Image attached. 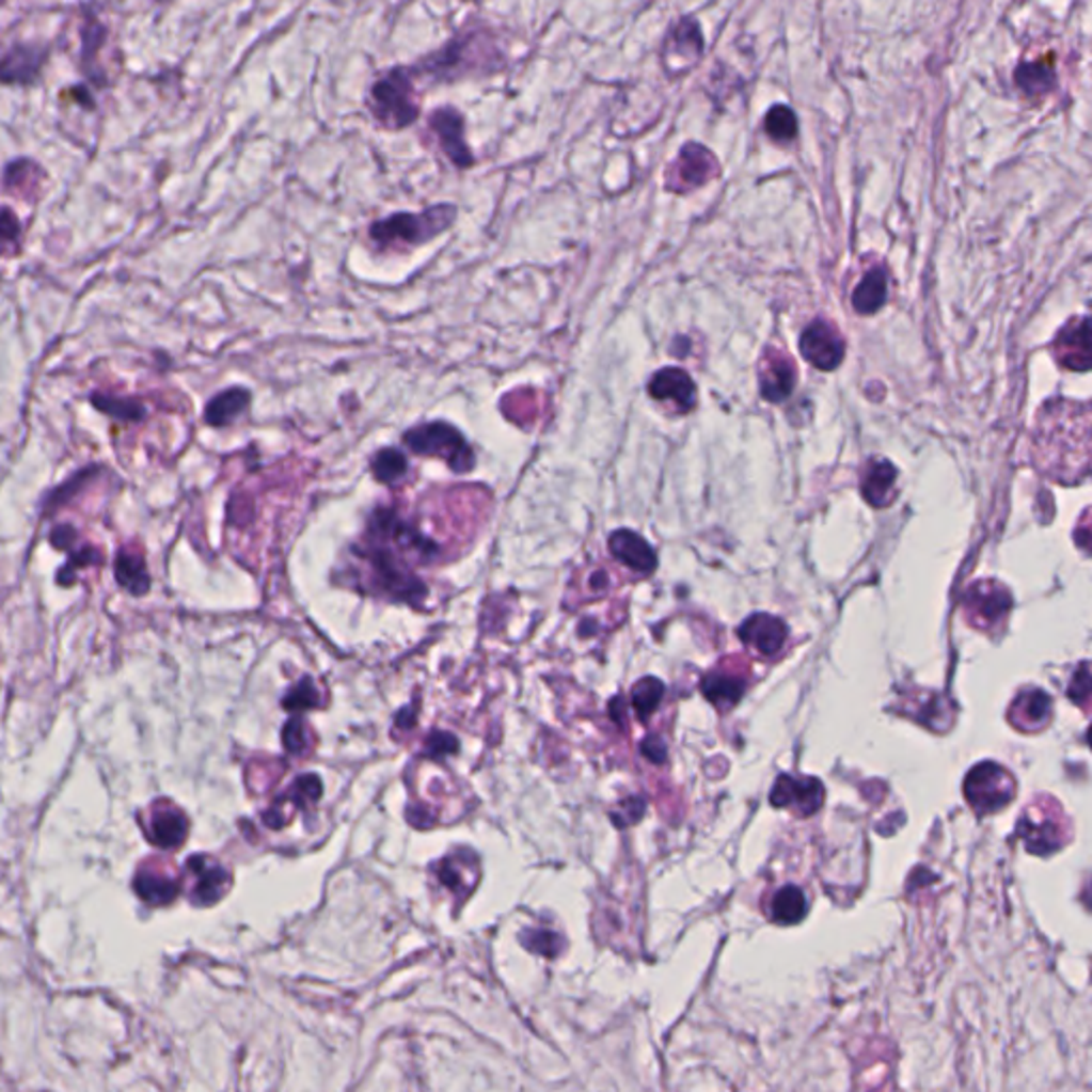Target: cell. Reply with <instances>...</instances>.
Segmentation results:
<instances>
[{
	"instance_id": "1",
	"label": "cell",
	"mask_w": 1092,
	"mask_h": 1092,
	"mask_svg": "<svg viewBox=\"0 0 1092 1092\" xmlns=\"http://www.w3.org/2000/svg\"><path fill=\"white\" fill-rule=\"evenodd\" d=\"M508 49L504 36L487 23H472L446 43L408 64L418 83L455 85L461 81L489 79L506 70Z\"/></svg>"
},
{
	"instance_id": "2",
	"label": "cell",
	"mask_w": 1092,
	"mask_h": 1092,
	"mask_svg": "<svg viewBox=\"0 0 1092 1092\" xmlns=\"http://www.w3.org/2000/svg\"><path fill=\"white\" fill-rule=\"evenodd\" d=\"M371 122L386 132L412 128L423 113V92L408 64H397L378 75L365 96Z\"/></svg>"
},
{
	"instance_id": "3",
	"label": "cell",
	"mask_w": 1092,
	"mask_h": 1092,
	"mask_svg": "<svg viewBox=\"0 0 1092 1092\" xmlns=\"http://www.w3.org/2000/svg\"><path fill=\"white\" fill-rule=\"evenodd\" d=\"M457 220L455 203H438L423 211H397L386 218L376 220L369 226V239L382 248L393 246H423L444 231H448Z\"/></svg>"
},
{
	"instance_id": "4",
	"label": "cell",
	"mask_w": 1092,
	"mask_h": 1092,
	"mask_svg": "<svg viewBox=\"0 0 1092 1092\" xmlns=\"http://www.w3.org/2000/svg\"><path fill=\"white\" fill-rule=\"evenodd\" d=\"M403 444L423 457L442 459L453 472H470L476 465V455L461 431L448 423L436 421L408 429L403 433Z\"/></svg>"
},
{
	"instance_id": "5",
	"label": "cell",
	"mask_w": 1092,
	"mask_h": 1092,
	"mask_svg": "<svg viewBox=\"0 0 1092 1092\" xmlns=\"http://www.w3.org/2000/svg\"><path fill=\"white\" fill-rule=\"evenodd\" d=\"M427 134L431 137L438 152L459 171H468L476 164L472 145L465 139V115L455 105H440L425 117Z\"/></svg>"
},
{
	"instance_id": "6",
	"label": "cell",
	"mask_w": 1092,
	"mask_h": 1092,
	"mask_svg": "<svg viewBox=\"0 0 1092 1092\" xmlns=\"http://www.w3.org/2000/svg\"><path fill=\"white\" fill-rule=\"evenodd\" d=\"M965 794L978 813H997L1012 803L1016 784L1003 766L984 762L967 775Z\"/></svg>"
},
{
	"instance_id": "7",
	"label": "cell",
	"mask_w": 1092,
	"mask_h": 1092,
	"mask_svg": "<svg viewBox=\"0 0 1092 1092\" xmlns=\"http://www.w3.org/2000/svg\"><path fill=\"white\" fill-rule=\"evenodd\" d=\"M717 173H719V162L711 154V149H707L705 145H698V143H687L679 152L677 160L668 167L666 186H668V190H675V192H690V190L711 181Z\"/></svg>"
},
{
	"instance_id": "8",
	"label": "cell",
	"mask_w": 1092,
	"mask_h": 1092,
	"mask_svg": "<svg viewBox=\"0 0 1092 1092\" xmlns=\"http://www.w3.org/2000/svg\"><path fill=\"white\" fill-rule=\"evenodd\" d=\"M801 352L813 367L830 371L841 365L845 342L830 322L813 320L801 335Z\"/></svg>"
},
{
	"instance_id": "9",
	"label": "cell",
	"mask_w": 1092,
	"mask_h": 1092,
	"mask_svg": "<svg viewBox=\"0 0 1092 1092\" xmlns=\"http://www.w3.org/2000/svg\"><path fill=\"white\" fill-rule=\"evenodd\" d=\"M649 393L655 401L670 403L675 412L687 414L696 408V384L685 369L664 367L649 380Z\"/></svg>"
},
{
	"instance_id": "10",
	"label": "cell",
	"mask_w": 1092,
	"mask_h": 1092,
	"mask_svg": "<svg viewBox=\"0 0 1092 1092\" xmlns=\"http://www.w3.org/2000/svg\"><path fill=\"white\" fill-rule=\"evenodd\" d=\"M824 788L811 777L781 775L775 784L771 801L775 807H790L803 816H813L822 807Z\"/></svg>"
},
{
	"instance_id": "11",
	"label": "cell",
	"mask_w": 1092,
	"mask_h": 1092,
	"mask_svg": "<svg viewBox=\"0 0 1092 1092\" xmlns=\"http://www.w3.org/2000/svg\"><path fill=\"white\" fill-rule=\"evenodd\" d=\"M1010 606H1012L1010 591L995 581H980L974 587H969L965 596V608L967 613L974 615V621L978 626L997 623L1008 615Z\"/></svg>"
},
{
	"instance_id": "12",
	"label": "cell",
	"mask_w": 1092,
	"mask_h": 1092,
	"mask_svg": "<svg viewBox=\"0 0 1092 1092\" xmlns=\"http://www.w3.org/2000/svg\"><path fill=\"white\" fill-rule=\"evenodd\" d=\"M1055 357L1057 361L1074 371H1087L1091 367V348H1089V318H1072L1055 339Z\"/></svg>"
},
{
	"instance_id": "13",
	"label": "cell",
	"mask_w": 1092,
	"mask_h": 1092,
	"mask_svg": "<svg viewBox=\"0 0 1092 1092\" xmlns=\"http://www.w3.org/2000/svg\"><path fill=\"white\" fill-rule=\"evenodd\" d=\"M47 60V49L32 43L13 45L0 58V81L26 85L32 83Z\"/></svg>"
},
{
	"instance_id": "14",
	"label": "cell",
	"mask_w": 1092,
	"mask_h": 1092,
	"mask_svg": "<svg viewBox=\"0 0 1092 1092\" xmlns=\"http://www.w3.org/2000/svg\"><path fill=\"white\" fill-rule=\"evenodd\" d=\"M796 384V369L788 354L775 352V348H769V352L762 359L760 365V393L771 403H781L788 399Z\"/></svg>"
},
{
	"instance_id": "15",
	"label": "cell",
	"mask_w": 1092,
	"mask_h": 1092,
	"mask_svg": "<svg viewBox=\"0 0 1092 1092\" xmlns=\"http://www.w3.org/2000/svg\"><path fill=\"white\" fill-rule=\"evenodd\" d=\"M608 549L617 561L638 574H651L658 568L653 547L632 529H617L608 538Z\"/></svg>"
},
{
	"instance_id": "16",
	"label": "cell",
	"mask_w": 1092,
	"mask_h": 1092,
	"mask_svg": "<svg viewBox=\"0 0 1092 1092\" xmlns=\"http://www.w3.org/2000/svg\"><path fill=\"white\" fill-rule=\"evenodd\" d=\"M739 636L745 645L756 649L760 655L769 658L779 653L781 647L786 645L788 628L781 619L766 613H758L739 628Z\"/></svg>"
},
{
	"instance_id": "17",
	"label": "cell",
	"mask_w": 1092,
	"mask_h": 1092,
	"mask_svg": "<svg viewBox=\"0 0 1092 1092\" xmlns=\"http://www.w3.org/2000/svg\"><path fill=\"white\" fill-rule=\"evenodd\" d=\"M897 468L886 459H875L869 463L865 476H862V497L875 506L886 508L897 495Z\"/></svg>"
},
{
	"instance_id": "18",
	"label": "cell",
	"mask_w": 1092,
	"mask_h": 1092,
	"mask_svg": "<svg viewBox=\"0 0 1092 1092\" xmlns=\"http://www.w3.org/2000/svg\"><path fill=\"white\" fill-rule=\"evenodd\" d=\"M115 581L132 596H143L149 589V574L145 568V557L134 547H126L117 551L115 557Z\"/></svg>"
},
{
	"instance_id": "19",
	"label": "cell",
	"mask_w": 1092,
	"mask_h": 1092,
	"mask_svg": "<svg viewBox=\"0 0 1092 1092\" xmlns=\"http://www.w3.org/2000/svg\"><path fill=\"white\" fill-rule=\"evenodd\" d=\"M888 299V275L882 267L867 271L854 290L852 303L858 314H875L886 305Z\"/></svg>"
},
{
	"instance_id": "20",
	"label": "cell",
	"mask_w": 1092,
	"mask_h": 1092,
	"mask_svg": "<svg viewBox=\"0 0 1092 1092\" xmlns=\"http://www.w3.org/2000/svg\"><path fill=\"white\" fill-rule=\"evenodd\" d=\"M250 406V393L246 389H228L216 395L205 408V423L211 427H226L241 416Z\"/></svg>"
},
{
	"instance_id": "21",
	"label": "cell",
	"mask_w": 1092,
	"mask_h": 1092,
	"mask_svg": "<svg viewBox=\"0 0 1092 1092\" xmlns=\"http://www.w3.org/2000/svg\"><path fill=\"white\" fill-rule=\"evenodd\" d=\"M1014 724L1027 730H1038L1050 722L1053 715V702L1050 696L1042 690H1029L1025 692L1018 702L1014 705Z\"/></svg>"
},
{
	"instance_id": "22",
	"label": "cell",
	"mask_w": 1092,
	"mask_h": 1092,
	"mask_svg": "<svg viewBox=\"0 0 1092 1092\" xmlns=\"http://www.w3.org/2000/svg\"><path fill=\"white\" fill-rule=\"evenodd\" d=\"M51 542H53V547L64 549L70 555V564L66 568H62V572L75 574V570L79 566H96V564L102 561L100 553L94 547L79 544V538H77V534H75V529L70 525H60L51 534Z\"/></svg>"
},
{
	"instance_id": "23",
	"label": "cell",
	"mask_w": 1092,
	"mask_h": 1092,
	"mask_svg": "<svg viewBox=\"0 0 1092 1092\" xmlns=\"http://www.w3.org/2000/svg\"><path fill=\"white\" fill-rule=\"evenodd\" d=\"M745 679H739L734 675H728V672H711L707 675L705 683H702V692L705 696L719 709H728L732 705H737L741 700V696L745 694Z\"/></svg>"
},
{
	"instance_id": "24",
	"label": "cell",
	"mask_w": 1092,
	"mask_h": 1092,
	"mask_svg": "<svg viewBox=\"0 0 1092 1092\" xmlns=\"http://www.w3.org/2000/svg\"><path fill=\"white\" fill-rule=\"evenodd\" d=\"M1016 83L1029 96H1044L1057 85V73L1053 66L1040 62H1023L1016 68Z\"/></svg>"
},
{
	"instance_id": "25",
	"label": "cell",
	"mask_w": 1092,
	"mask_h": 1092,
	"mask_svg": "<svg viewBox=\"0 0 1092 1092\" xmlns=\"http://www.w3.org/2000/svg\"><path fill=\"white\" fill-rule=\"evenodd\" d=\"M807 914V897L796 886L781 888L771 901V918L777 924H796Z\"/></svg>"
},
{
	"instance_id": "26",
	"label": "cell",
	"mask_w": 1092,
	"mask_h": 1092,
	"mask_svg": "<svg viewBox=\"0 0 1092 1092\" xmlns=\"http://www.w3.org/2000/svg\"><path fill=\"white\" fill-rule=\"evenodd\" d=\"M190 865L196 867V877H199V884H196V899L201 903H211V901H218L228 884V875L222 867L209 862L207 858H194L190 860Z\"/></svg>"
},
{
	"instance_id": "27",
	"label": "cell",
	"mask_w": 1092,
	"mask_h": 1092,
	"mask_svg": "<svg viewBox=\"0 0 1092 1092\" xmlns=\"http://www.w3.org/2000/svg\"><path fill=\"white\" fill-rule=\"evenodd\" d=\"M408 472V459L397 448H382L371 457V474L376 480L393 487L397 485Z\"/></svg>"
},
{
	"instance_id": "28",
	"label": "cell",
	"mask_w": 1092,
	"mask_h": 1092,
	"mask_svg": "<svg viewBox=\"0 0 1092 1092\" xmlns=\"http://www.w3.org/2000/svg\"><path fill=\"white\" fill-rule=\"evenodd\" d=\"M702 32L698 28V23L690 17L681 19L675 30L670 32V41H668V53H681V49H687L685 53H692V56H700L702 53Z\"/></svg>"
},
{
	"instance_id": "29",
	"label": "cell",
	"mask_w": 1092,
	"mask_h": 1092,
	"mask_svg": "<svg viewBox=\"0 0 1092 1092\" xmlns=\"http://www.w3.org/2000/svg\"><path fill=\"white\" fill-rule=\"evenodd\" d=\"M766 132L775 141H792L798 134V120L796 113L788 105H775L766 113Z\"/></svg>"
},
{
	"instance_id": "30",
	"label": "cell",
	"mask_w": 1092,
	"mask_h": 1092,
	"mask_svg": "<svg viewBox=\"0 0 1092 1092\" xmlns=\"http://www.w3.org/2000/svg\"><path fill=\"white\" fill-rule=\"evenodd\" d=\"M662 696H664V685L662 681L649 677V679H643L636 683V687L632 690V705L636 709V713L647 719L662 702Z\"/></svg>"
},
{
	"instance_id": "31",
	"label": "cell",
	"mask_w": 1092,
	"mask_h": 1092,
	"mask_svg": "<svg viewBox=\"0 0 1092 1092\" xmlns=\"http://www.w3.org/2000/svg\"><path fill=\"white\" fill-rule=\"evenodd\" d=\"M186 828V820L179 813H162L154 820V841L162 848H175L184 841Z\"/></svg>"
},
{
	"instance_id": "32",
	"label": "cell",
	"mask_w": 1092,
	"mask_h": 1092,
	"mask_svg": "<svg viewBox=\"0 0 1092 1092\" xmlns=\"http://www.w3.org/2000/svg\"><path fill=\"white\" fill-rule=\"evenodd\" d=\"M92 403L115 421H141L145 408L132 399H115L107 395H92Z\"/></svg>"
},
{
	"instance_id": "33",
	"label": "cell",
	"mask_w": 1092,
	"mask_h": 1092,
	"mask_svg": "<svg viewBox=\"0 0 1092 1092\" xmlns=\"http://www.w3.org/2000/svg\"><path fill=\"white\" fill-rule=\"evenodd\" d=\"M318 705V692L310 679H303L297 683L284 698V709L292 713H301L307 709H314Z\"/></svg>"
},
{
	"instance_id": "34",
	"label": "cell",
	"mask_w": 1092,
	"mask_h": 1092,
	"mask_svg": "<svg viewBox=\"0 0 1092 1092\" xmlns=\"http://www.w3.org/2000/svg\"><path fill=\"white\" fill-rule=\"evenodd\" d=\"M134 886H137L139 895H141L145 901H149V903H158V905H160V903H169V901H173V899H175V895H177V890H175V886H173L171 882H167V880H158V877H141Z\"/></svg>"
},
{
	"instance_id": "35",
	"label": "cell",
	"mask_w": 1092,
	"mask_h": 1092,
	"mask_svg": "<svg viewBox=\"0 0 1092 1092\" xmlns=\"http://www.w3.org/2000/svg\"><path fill=\"white\" fill-rule=\"evenodd\" d=\"M21 226L17 216L9 207H0V256L15 252L19 246Z\"/></svg>"
},
{
	"instance_id": "36",
	"label": "cell",
	"mask_w": 1092,
	"mask_h": 1092,
	"mask_svg": "<svg viewBox=\"0 0 1092 1092\" xmlns=\"http://www.w3.org/2000/svg\"><path fill=\"white\" fill-rule=\"evenodd\" d=\"M523 944L525 948H529L532 952H538V954H544L549 959L557 956L559 954V937L551 931H529L523 935Z\"/></svg>"
},
{
	"instance_id": "37",
	"label": "cell",
	"mask_w": 1092,
	"mask_h": 1092,
	"mask_svg": "<svg viewBox=\"0 0 1092 1092\" xmlns=\"http://www.w3.org/2000/svg\"><path fill=\"white\" fill-rule=\"evenodd\" d=\"M322 794V786H320V779L316 775H303L301 779L295 781L292 790H290V796L295 798V803H314L318 801Z\"/></svg>"
},
{
	"instance_id": "38",
	"label": "cell",
	"mask_w": 1092,
	"mask_h": 1092,
	"mask_svg": "<svg viewBox=\"0 0 1092 1092\" xmlns=\"http://www.w3.org/2000/svg\"><path fill=\"white\" fill-rule=\"evenodd\" d=\"M284 745L290 754H301L305 747V730L299 719H290L284 728Z\"/></svg>"
},
{
	"instance_id": "39",
	"label": "cell",
	"mask_w": 1092,
	"mask_h": 1092,
	"mask_svg": "<svg viewBox=\"0 0 1092 1092\" xmlns=\"http://www.w3.org/2000/svg\"><path fill=\"white\" fill-rule=\"evenodd\" d=\"M457 749H459L457 739L450 734H444V732H436L427 741V751L431 756H448V754H455Z\"/></svg>"
},
{
	"instance_id": "40",
	"label": "cell",
	"mask_w": 1092,
	"mask_h": 1092,
	"mask_svg": "<svg viewBox=\"0 0 1092 1092\" xmlns=\"http://www.w3.org/2000/svg\"><path fill=\"white\" fill-rule=\"evenodd\" d=\"M1089 692H1091V685H1089V666L1082 664L1078 677L1074 679L1072 687H1070V696L1074 698V702H1085L1089 698Z\"/></svg>"
},
{
	"instance_id": "41",
	"label": "cell",
	"mask_w": 1092,
	"mask_h": 1092,
	"mask_svg": "<svg viewBox=\"0 0 1092 1092\" xmlns=\"http://www.w3.org/2000/svg\"><path fill=\"white\" fill-rule=\"evenodd\" d=\"M643 754H645L651 762L660 764V762H664V758H666V745H664L658 737H649V739H645V743H643Z\"/></svg>"
},
{
	"instance_id": "42",
	"label": "cell",
	"mask_w": 1092,
	"mask_h": 1092,
	"mask_svg": "<svg viewBox=\"0 0 1092 1092\" xmlns=\"http://www.w3.org/2000/svg\"><path fill=\"white\" fill-rule=\"evenodd\" d=\"M611 585V579H608V572L606 570H596L591 572L589 576V589L596 591V594H604Z\"/></svg>"
},
{
	"instance_id": "43",
	"label": "cell",
	"mask_w": 1092,
	"mask_h": 1092,
	"mask_svg": "<svg viewBox=\"0 0 1092 1092\" xmlns=\"http://www.w3.org/2000/svg\"><path fill=\"white\" fill-rule=\"evenodd\" d=\"M158 2H164V0H158Z\"/></svg>"
}]
</instances>
